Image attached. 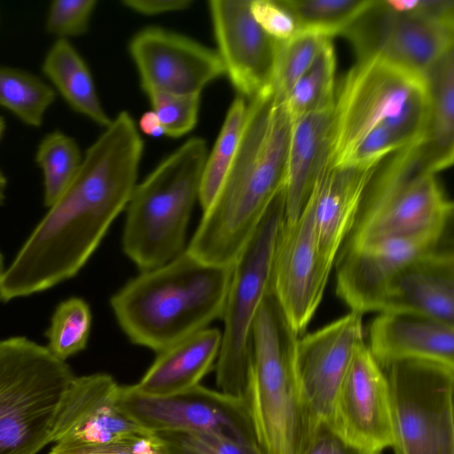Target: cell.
<instances>
[{
	"mask_svg": "<svg viewBox=\"0 0 454 454\" xmlns=\"http://www.w3.org/2000/svg\"><path fill=\"white\" fill-rule=\"evenodd\" d=\"M143 147L134 120L121 112L0 275L1 302L43 292L80 271L127 207Z\"/></svg>",
	"mask_w": 454,
	"mask_h": 454,
	"instance_id": "1",
	"label": "cell"
},
{
	"mask_svg": "<svg viewBox=\"0 0 454 454\" xmlns=\"http://www.w3.org/2000/svg\"><path fill=\"white\" fill-rule=\"evenodd\" d=\"M292 121L271 86L250 99L237 154L186 250L231 266L276 194L285 186Z\"/></svg>",
	"mask_w": 454,
	"mask_h": 454,
	"instance_id": "2",
	"label": "cell"
},
{
	"mask_svg": "<svg viewBox=\"0 0 454 454\" xmlns=\"http://www.w3.org/2000/svg\"><path fill=\"white\" fill-rule=\"evenodd\" d=\"M428 116L424 76L377 55L357 60L335 91L326 163L374 167L424 140Z\"/></svg>",
	"mask_w": 454,
	"mask_h": 454,
	"instance_id": "3",
	"label": "cell"
},
{
	"mask_svg": "<svg viewBox=\"0 0 454 454\" xmlns=\"http://www.w3.org/2000/svg\"><path fill=\"white\" fill-rule=\"evenodd\" d=\"M232 271L185 249L129 280L110 305L131 342L159 353L222 318Z\"/></svg>",
	"mask_w": 454,
	"mask_h": 454,
	"instance_id": "4",
	"label": "cell"
},
{
	"mask_svg": "<svg viewBox=\"0 0 454 454\" xmlns=\"http://www.w3.org/2000/svg\"><path fill=\"white\" fill-rule=\"evenodd\" d=\"M452 211L422 140L377 165L339 253L383 239L445 232Z\"/></svg>",
	"mask_w": 454,
	"mask_h": 454,
	"instance_id": "5",
	"label": "cell"
},
{
	"mask_svg": "<svg viewBox=\"0 0 454 454\" xmlns=\"http://www.w3.org/2000/svg\"><path fill=\"white\" fill-rule=\"evenodd\" d=\"M299 339L270 289L251 327L247 396L265 454H300L306 442L296 373Z\"/></svg>",
	"mask_w": 454,
	"mask_h": 454,
	"instance_id": "6",
	"label": "cell"
},
{
	"mask_svg": "<svg viewBox=\"0 0 454 454\" xmlns=\"http://www.w3.org/2000/svg\"><path fill=\"white\" fill-rule=\"evenodd\" d=\"M207 156L206 141L191 137L136 184L126 207L122 247L141 270L160 267L184 250Z\"/></svg>",
	"mask_w": 454,
	"mask_h": 454,
	"instance_id": "7",
	"label": "cell"
},
{
	"mask_svg": "<svg viewBox=\"0 0 454 454\" xmlns=\"http://www.w3.org/2000/svg\"><path fill=\"white\" fill-rule=\"evenodd\" d=\"M74 378L45 346L23 336L0 340V454H37L57 442Z\"/></svg>",
	"mask_w": 454,
	"mask_h": 454,
	"instance_id": "8",
	"label": "cell"
},
{
	"mask_svg": "<svg viewBox=\"0 0 454 454\" xmlns=\"http://www.w3.org/2000/svg\"><path fill=\"white\" fill-rule=\"evenodd\" d=\"M286 212L285 186L233 263L222 318L224 323L215 364L219 391L247 400L250 367V333L255 314L271 289L275 247Z\"/></svg>",
	"mask_w": 454,
	"mask_h": 454,
	"instance_id": "9",
	"label": "cell"
},
{
	"mask_svg": "<svg viewBox=\"0 0 454 454\" xmlns=\"http://www.w3.org/2000/svg\"><path fill=\"white\" fill-rule=\"evenodd\" d=\"M383 370L395 454H454V367L410 359Z\"/></svg>",
	"mask_w": 454,
	"mask_h": 454,
	"instance_id": "10",
	"label": "cell"
},
{
	"mask_svg": "<svg viewBox=\"0 0 454 454\" xmlns=\"http://www.w3.org/2000/svg\"><path fill=\"white\" fill-rule=\"evenodd\" d=\"M357 60L380 56L422 76L450 49L454 38V2L434 8L396 12L375 0L343 34Z\"/></svg>",
	"mask_w": 454,
	"mask_h": 454,
	"instance_id": "11",
	"label": "cell"
},
{
	"mask_svg": "<svg viewBox=\"0 0 454 454\" xmlns=\"http://www.w3.org/2000/svg\"><path fill=\"white\" fill-rule=\"evenodd\" d=\"M118 406L150 432H207L263 450L247 400L200 384L167 395H147L132 386H120Z\"/></svg>",
	"mask_w": 454,
	"mask_h": 454,
	"instance_id": "12",
	"label": "cell"
},
{
	"mask_svg": "<svg viewBox=\"0 0 454 454\" xmlns=\"http://www.w3.org/2000/svg\"><path fill=\"white\" fill-rule=\"evenodd\" d=\"M362 341L363 315L351 310L299 339L296 373L306 442L318 421L331 419L337 394Z\"/></svg>",
	"mask_w": 454,
	"mask_h": 454,
	"instance_id": "13",
	"label": "cell"
},
{
	"mask_svg": "<svg viewBox=\"0 0 454 454\" xmlns=\"http://www.w3.org/2000/svg\"><path fill=\"white\" fill-rule=\"evenodd\" d=\"M333 265L320 250L308 199L295 221L281 224L271 274L272 292L299 335L322 300Z\"/></svg>",
	"mask_w": 454,
	"mask_h": 454,
	"instance_id": "14",
	"label": "cell"
},
{
	"mask_svg": "<svg viewBox=\"0 0 454 454\" xmlns=\"http://www.w3.org/2000/svg\"><path fill=\"white\" fill-rule=\"evenodd\" d=\"M129 52L146 93L200 94L225 74L217 51L160 27L139 31L129 43Z\"/></svg>",
	"mask_w": 454,
	"mask_h": 454,
	"instance_id": "15",
	"label": "cell"
},
{
	"mask_svg": "<svg viewBox=\"0 0 454 454\" xmlns=\"http://www.w3.org/2000/svg\"><path fill=\"white\" fill-rule=\"evenodd\" d=\"M445 232L383 239L338 254L336 293L360 314L380 312L396 274L418 256L441 246Z\"/></svg>",
	"mask_w": 454,
	"mask_h": 454,
	"instance_id": "16",
	"label": "cell"
},
{
	"mask_svg": "<svg viewBox=\"0 0 454 454\" xmlns=\"http://www.w3.org/2000/svg\"><path fill=\"white\" fill-rule=\"evenodd\" d=\"M330 421L344 437L360 446L380 452L392 446L387 379L364 340L355 351Z\"/></svg>",
	"mask_w": 454,
	"mask_h": 454,
	"instance_id": "17",
	"label": "cell"
},
{
	"mask_svg": "<svg viewBox=\"0 0 454 454\" xmlns=\"http://www.w3.org/2000/svg\"><path fill=\"white\" fill-rule=\"evenodd\" d=\"M218 55L240 97L253 98L271 85L278 42L254 20L250 0L208 3Z\"/></svg>",
	"mask_w": 454,
	"mask_h": 454,
	"instance_id": "18",
	"label": "cell"
},
{
	"mask_svg": "<svg viewBox=\"0 0 454 454\" xmlns=\"http://www.w3.org/2000/svg\"><path fill=\"white\" fill-rule=\"evenodd\" d=\"M119 388L114 379L107 373L75 376L61 416L56 442H102L145 431L119 408Z\"/></svg>",
	"mask_w": 454,
	"mask_h": 454,
	"instance_id": "19",
	"label": "cell"
},
{
	"mask_svg": "<svg viewBox=\"0 0 454 454\" xmlns=\"http://www.w3.org/2000/svg\"><path fill=\"white\" fill-rule=\"evenodd\" d=\"M372 355L384 369L402 360L454 367V325L407 311H382L369 330Z\"/></svg>",
	"mask_w": 454,
	"mask_h": 454,
	"instance_id": "20",
	"label": "cell"
},
{
	"mask_svg": "<svg viewBox=\"0 0 454 454\" xmlns=\"http://www.w3.org/2000/svg\"><path fill=\"white\" fill-rule=\"evenodd\" d=\"M407 311L454 325V254L438 247L403 268L390 282L380 312Z\"/></svg>",
	"mask_w": 454,
	"mask_h": 454,
	"instance_id": "21",
	"label": "cell"
},
{
	"mask_svg": "<svg viewBox=\"0 0 454 454\" xmlns=\"http://www.w3.org/2000/svg\"><path fill=\"white\" fill-rule=\"evenodd\" d=\"M376 167H336L325 162L315 180L309 197L315 232L322 254L332 263L355 223Z\"/></svg>",
	"mask_w": 454,
	"mask_h": 454,
	"instance_id": "22",
	"label": "cell"
},
{
	"mask_svg": "<svg viewBox=\"0 0 454 454\" xmlns=\"http://www.w3.org/2000/svg\"><path fill=\"white\" fill-rule=\"evenodd\" d=\"M333 109L292 121L286 172L285 222L301 215L315 180L327 160Z\"/></svg>",
	"mask_w": 454,
	"mask_h": 454,
	"instance_id": "23",
	"label": "cell"
},
{
	"mask_svg": "<svg viewBox=\"0 0 454 454\" xmlns=\"http://www.w3.org/2000/svg\"><path fill=\"white\" fill-rule=\"evenodd\" d=\"M222 333L200 330L158 353L154 362L132 387L147 395L175 394L197 384L212 369L221 347Z\"/></svg>",
	"mask_w": 454,
	"mask_h": 454,
	"instance_id": "24",
	"label": "cell"
},
{
	"mask_svg": "<svg viewBox=\"0 0 454 454\" xmlns=\"http://www.w3.org/2000/svg\"><path fill=\"white\" fill-rule=\"evenodd\" d=\"M42 72L74 111L104 128L111 123L87 64L68 39H57L52 43L43 59Z\"/></svg>",
	"mask_w": 454,
	"mask_h": 454,
	"instance_id": "25",
	"label": "cell"
},
{
	"mask_svg": "<svg viewBox=\"0 0 454 454\" xmlns=\"http://www.w3.org/2000/svg\"><path fill=\"white\" fill-rule=\"evenodd\" d=\"M429 97L427 130L423 140L434 173L454 160V49L425 74Z\"/></svg>",
	"mask_w": 454,
	"mask_h": 454,
	"instance_id": "26",
	"label": "cell"
},
{
	"mask_svg": "<svg viewBox=\"0 0 454 454\" xmlns=\"http://www.w3.org/2000/svg\"><path fill=\"white\" fill-rule=\"evenodd\" d=\"M247 112V105L244 98H236L207 156L198 198L203 212L213 204L233 163L244 130Z\"/></svg>",
	"mask_w": 454,
	"mask_h": 454,
	"instance_id": "27",
	"label": "cell"
},
{
	"mask_svg": "<svg viewBox=\"0 0 454 454\" xmlns=\"http://www.w3.org/2000/svg\"><path fill=\"white\" fill-rule=\"evenodd\" d=\"M335 67L332 38H326L310 67L294 83L285 99L291 121L333 108Z\"/></svg>",
	"mask_w": 454,
	"mask_h": 454,
	"instance_id": "28",
	"label": "cell"
},
{
	"mask_svg": "<svg viewBox=\"0 0 454 454\" xmlns=\"http://www.w3.org/2000/svg\"><path fill=\"white\" fill-rule=\"evenodd\" d=\"M56 99L55 90L25 70L0 66V107L31 127H40Z\"/></svg>",
	"mask_w": 454,
	"mask_h": 454,
	"instance_id": "29",
	"label": "cell"
},
{
	"mask_svg": "<svg viewBox=\"0 0 454 454\" xmlns=\"http://www.w3.org/2000/svg\"><path fill=\"white\" fill-rule=\"evenodd\" d=\"M375 0H280L294 17L298 31L332 38L343 35Z\"/></svg>",
	"mask_w": 454,
	"mask_h": 454,
	"instance_id": "30",
	"label": "cell"
},
{
	"mask_svg": "<svg viewBox=\"0 0 454 454\" xmlns=\"http://www.w3.org/2000/svg\"><path fill=\"white\" fill-rule=\"evenodd\" d=\"M82 156L76 141L55 129L40 141L35 162L43 176V205L51 207L75 176Z\"/></svg>",
	"mask_w": 454,
	"mask_h": 454,
	"instance_id": "31",
	"label": "cell"
},
{
	"mask_svg": "<svg viewBox=\"0 0 454 454\" xmlns=\"http://www.w3.org/2000/svg\"><path fill=\"white\" fill-rule=\"evenodd\" d=\"M91 326V312L82 298L71 297L55 309L45 332L48 350L58 359L68 357L83 350L88 343Z\"/></svg>",
	"mask_w": 454,
	"mask_h": 454,
	"instance_id": "32",
	"label": "cell"
},
{
	"mask_svg": "<svg viewBox=\"0 0 454 454\" xmlns=\"http://www.w3.org/2000/svg\"><path fill=\"white\" fill-rule=\"evenodd\" d=\"M328 37L309 31H298L290 39L278 42L271 88L275 96L285 99L302 74L310 67Z\"/></svg>",
	"mask_w": 454,
	"mask_h": 454,
	"instance_id": "33",
	"label": "cell"
},
{
	"mask_svg": "<svg viewBox=\"0 0 454 454\" xmlns=\"http://www.w3.org/2000/svg\"><path fill=\"white\" fill-rule=\"evenodd\" d=\"M165 454H265L259 447L207 432L163 430L153 432Z\"/></svg>",
	"mask_w": 454,
	"mask_h": 454,
	"instance_id": "34",
	"label": "cell"
},
{
	"mask_svg": "<svg viewBox=\"0 0 454 454\" xmlns=\"http://www.w3.org/2000/svg\"><path fill=\"white\" fill-rule=\"evenodd\" d=\"M166 136L179 137L190 132L198 119L200 94L147 93Z\"/></svg>",
	"mask_w": 454,
	"mask_h": 454,
	"instance_id": "35",
	"label": "cell"
},
{
	"mask_svg": "<svg viewBox=\"0 0 454 454\" xmlns=\"http://www.w3.org/2000/svg\"><path fill=\"white\" fill-rule=\"evenodd\" d=\"M49 454H165L156 435L141 431L102 442H58Z\"/></svg>",
	"mask_w": 454,
	"mask_h": 454,
	"instance_id": "36",
	"label": "cell"
},
{
	"mask_svg": "<svg viewBox=\"0 0 454 454\" xmlns=\"http://www.w3.org/2000/svg\"><path fill=\"white\" fill-rule=\"evenodd\" d=\"M96 4L95 0L52 1L46 16V31L58 39H67L85 34Z\"/></svg>",
	"mask_w": 454,
	"mask_h": 454,
	"instance_id": "37",
	"label": "cell"
},
{
	"mask_svg": "<svg viewBox=\"0 0 454 454\" xmlns=\"http://www.w3.org/2000/svg\"><path fill=\"white\" fill-rule=\"evenodd\" d=\"M300 454H381L360 446L344 437L328 419L313 428Z\"/></svg>",
	"mask_w": 454,
	"mask_h": 454,
	"instance_id": "38",
	"label": "cell"
},
{
	"mask_svg": "<svg viewBox=\"0 0 454 454\" xmlns=\"http://www.w3.org/2000/svg\"><path fill=\"white\" fill-rule=\"evenodd\" d=\"M250 11L263 31L278 42L286 41L298 32L294 17L278 1L251 0Z\"/></svg>",
	"mask_w": 454,
	"mask_h": 454,
	"instance_id": "39",
	"label": "cell"
},
{
	"mask_svg": "<svg viewBox=\"0 0 454 454\" xmlns=\"http://www.w3.org/2000/svg\"><path fill=\"white\" fill-rule=\"evenodd\" d=\"M121 3L137 13L152 16L184 11L188 9L193 2L192 0H124Z\"/></svg>",
	"mask_w": 454,
	"mask_h": 454,
	"instance_id": "40",
	"label": "cell"
},
{
	"mask_svg": "<svg viewBox=\"0 0 454 454\" xmlns=\"http://www.w3.org/2000/svg\"><path fill=\"white\" fill-rule=\"evenodd\" d=\"M139 127L145 134L151 137H158L165 135L160 122L153 110L142 115L139 121Z\"/></svg>",
	"mask_w": 454,
	"mask_h": 454,
	"instance_id": "41",
	"label": "cell"
},
{
	"mask_svg": "<svg viewBox=\"0 0 454 454\" xmlns=\"http://www.w3.org/2000/svg\"><path fill=\"white\" fill-rule=\"evenodd\" d=\"M7 188V178L2 169L0 168V206L5 200V192Z\"/></svg>",
	"mask_w": 454,
	"mask_h": 454,
	"instance_id": "42",
	"label": "cell"
},
{
	"mask_svg": "<svg viewBox=\"0 0 454 454\" xmlns=\"http://www.w3.org/2000/svg\"><path fill=\"white\" fill-rule=\"evenodd\" d=\"M6 123L3 116L0 115V141L5 132Z\"/></svg>",
	"mask_w": 454,
	"mask_h": 454,
	"instance_id": "43",
	"label": "cell"
},
{
	"mask_svg": "<svg viewBox=\"0 0 454 454\" xmlns=\"http://www.w3.org/2000/svg\"><path fill=\"white\" fill-rule=\"evenodd\" d=\"M4 269H5V266H4V255L0 252V275L4 272Z\"/></svg>",
	"mask_w": 454,
	"mask_h": 454,
	"instance_id": "44",
	"label": "cell"
}]
</instances>
